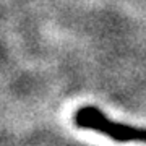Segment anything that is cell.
I'll return each mask as SVG.
<instances>
[{"mask_svg": "<svg viewBox=\"0 0 146 146\" xmlns=\"http://www.w3.org/2000/svg\"><path fill=\"white\" fill-rule=\"evenodd\" d=\"M73 123L83 130L96 131L117 143H146V127H135L128 123H120L109 119L107 115L94 106H83L73 114Z\"/></svg>", "mask_w": 146, "mask_h": 146, "instance_id": "1", "label": "cell"}]
</instances>
